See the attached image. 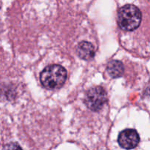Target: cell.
I'll return each instance as SVG.
<instances>
[{
    "instance_id": "obj_2",
    "label": "cell",
    "mask_w": 150,
    "mask_h": 150,
    "mask_svg": "<svg viewBox=\"0 0 150 150\" xmlns=\"http://www.w3.org/2000/svg\"><path fill=\"white\" fill-rule=\"evenodd\" d=\"M141 21V11L133 4L123 6L119 11L118 23L123 30L133 31L137 29L140 25Z\"/></svg>"
},
{
    "instance_id": "obj_7",
    "label": "cell",
    "mask_w": 150,
    "mask_h": 150,
    "mask_svg": "<svg viewBox=\"0 0 150 150\" xmlns=\"http://www.w3.org/2000/svg\"><path fill=\"white\" fill-rule=\"evenodd\" d=\"M3 150H22V149L18 144L10 143L6 145Z\"/></svg>"
},
{
    "instance_id": "obj_3",
    "label": "cell",
    "mask_w": 150,
    "mask_h": 150,
    "mask_svg": "<svg viewBox=\"0 0 150 150\" xmlns=\"http://www.w3.org/2000/svg\"><path fill=\"white\" fill-rule=\"evenodd\" d=\"M107 100L106 92L103 88L96 86L89 89L85 98V104L88 108L94 111H100Z\"/></svg>"
},
{
    "instance_id": "obj_6",
    "label": "cell",
    "mask_w": 150,
    "mask_h": 150,
    "mask_svg": "<svg viewBox=\"0 0 150 150\" xmlns=\"http://www.w3.org/2000/svg\"><path fill=\"white\" fill-rule=\"evenodd\" d=\"M107 71L112 78H119L122 76L124 73V65L122 63L117 60H113L108 63Z\"/></svg>"
},
{
    "instance_id": "obj_1",
    "label": "cell",
    "mask_w": 150,
    "mask_h": 150,
    "mask_svg": "<svg viewBox=\"0 0 150 150\" xmlns=\"http://www.w3.org/2000/svg\"><path fill=\"white\" fill-rule=\"evenodd\" d=\"M67 79V71L59 64H51L45 67L40 74L42 86L48 89L62 87Z\"/></svg>"
},
{
    "instance_id": "obj_5",
    "label": "cell",
    "mask_w": 150,
    "mask_h": 150,
    "mask_svg": "<svg viewBox=\"0 0 150 150\" xmlns=\"http://www.w3.org/2000/svg\"><path fill=\"white\" fill-rule=\"evenodd\" d=\"M76 51L79 57L84 60H89L93 58L95 53L93 45L86 41L81 42L78 45Z\"/></svg>"
},
{
    "instance_id": "obj_4",
    "label": "cell",
    "mask_w": 150,
    "mask_h": 150,
    "mask_svg": "<svg viewBox=\"0 0 150 150\" xmlns=\"http://www.w3.org/2000/svg\"><path fill=\"white\" fill-rule=\"evenodd\" d=\"M119 144L126 149H131L136 147L139 142V136L133 129H127L121 132L118 138Z\"/></svg>"
}]
</instances>
